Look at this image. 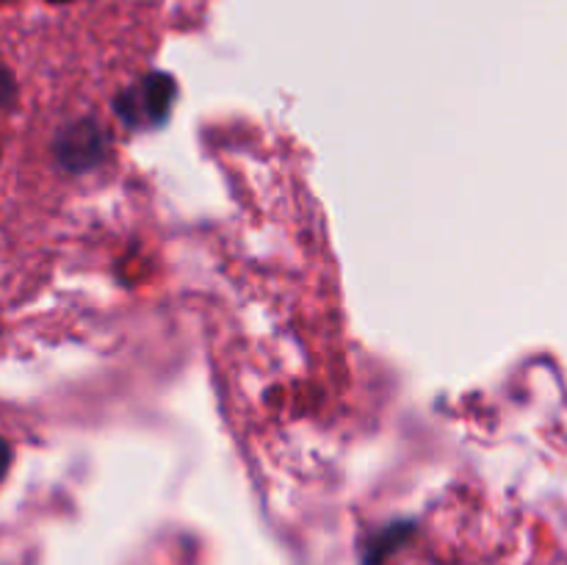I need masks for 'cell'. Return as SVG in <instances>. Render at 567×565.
<instances>
[{
	"mask_svg": "<svg viewBox=\"0 0 567 565\" xmlns=\"http://www.w3.org/2000/svg\"><path fill=\"white\" fill-rule=\"evenodd\" d=\"M105 147H109V138H105L103 127L94 120L72 122V125H66L53 142L55 158H59V164L70 172L92 170L94 164L103 161Z\"/></svg>",
	"mask_w": 567,
	"mask_h": 565,
	"instance_id": "obj_1",
	"label": "cell"
},
{
	"mask_svg": "<svg viewBox=\"0 0 567 565\" xmlns=\"http://www.w3.org/2000/svg\"><path fill=\"white\" fill-rule=\"evenodd\" d=\"M172 100H175V81L169 75H164V72H155V75H150L142 83V109L150 120H166V114L172 109Z\"/></svg>",
	"mask_w": 567,
	"mask_h": 565,
	"instance_id": "obj_2",
	"label": "cell"
},
{
	"mask_svg": "<svg viewBox=\"0 0 567 565\" xmlns=\"http://www.w3.org/2000/svg\"><path fill=\"white\" fill-rule=\"evenodd\" d=\"M14 94H17L14 75H11V70H6V66L0 64V109L14 103Z\"/></svg>",
	"mask_w": 567,
	"mask_h": 565,
	"instance_id": "obj_3",
	"label": "cell"
},
{
	"mask_svg": "<svg viewBox=\"0 0 567 565\" xmlns=\"http://www.w3.org/2000/svg\"><path fill=\"white\" fill-rule=\"evenodd\" d=\"M9 463H11V449H9V443L0 438V480H3L6 471H9Z\"/></svg>",
	"mask_w": 567,
	"mask_h": 565,
	"instance_id": "obj_4",
	"label": "cell"
},
{
	"mask_svg": "<svg viewBox=\"0 0 567 565\" xmlns=\"http://www.w3.org/2000/svg\"><path fill=\"white\" fill-rule=\"evenodd\" d=\"M48 3H66V0H48Z\"/></svg>",
	"mask_w": 567,
	"mask_h": 565,
	"instance_id": "obj_5",
	"label": "cell"
}]
</instances>
